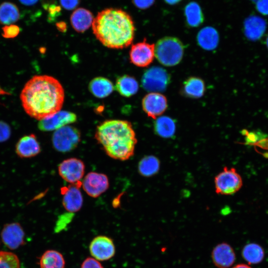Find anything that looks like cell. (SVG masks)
Wrapping results in <instances>:
<instances>
[{
  "instance_id": "cell-12",
  "label": "cell",
  "mask_w": 268,
  "mask_h": 268,
  "mask_svg": "<svg viewBox=\"0 0 268 268\" xmlns=\"http://www.w3.org/2000/svg\"><path fill=\"white\" fill-rule=\"evenodd\" d=\"M82 185L84 190L89 196L97 198L108 189L109 184L106 175L90 172L84 177Z\"/></svg>"
},
{
  "instance_id": "cell-31",
  "label": "cell",
  "mask_w": 268,
  "mask_h": 268,
  "mask_svg": "<svg viewBox=\"0 0 268 268\" xmlns=\"http://www.w3.org/2000/svg\"><path fill=\"white\" fill-rule=\"evenodd\" d=\"M20 31V27L17 25H7L2 28V35L5 38H13L19 34Z\"/></svg>"
},
{
  "instance_id": "cell-28",
  "label": "cell",
  "mask_w": 268,
  "mask_h": 268,
  "mask_svg": "<svg viewBox=\"0 0 268 268\" xmlns=\"http://www.w3.org/2000/svg\"><path fill=\"white\" fill-rule=\"evenodd\" d=\"M154 124L155 132L163 137H170L175 132L176 125L174 121L167 116L156 118Z\"/></svg>"
},
{
  "instance_id": "cell-13",
  "label": "cell",
  "mask_w": 268,
  "mask_h": 268,
  "mask_svg": "<svg viewBox=\"0 0 268 268\" xmlns=\"http://www.w3.org/2000/svg\"><path fill=\"white\" fill-rule=\"evenodd\" d=\"M76 115L72 112L60 111L55 114L40 120L39 129L43 131L57 130L76 121Z\"/></svg>"
},
{
  "instance_id": "cell-39",
  "label": "cell",
  "mask_w": 268,
  "mask_h": 268,
  "mask_svg": "<svg viewBox=\"0 0 268 268\" xmlns=\"http://www.w3.org/2000/svg\"><path fill=\"white\" fill-rule=\"evenodd\" d=\"M39 0H19L23 5L31 6L36 4Z\"/></svg>"
},
{
  "instance_id": "cell-17",
  "label": "cell",
  "mask_w": 268,
  "mask_h": 268,
  "mask_svg": "<svg viewBox=\"0 0 268 268\" xmlns=\"http://www.w3.org/2000/svg\"><path fill=\"white\" fill-rule=\"evenodd\" d=\"M15 150L19 157L30 158L39 153L41 147L36 136L34 134H30L22 137L18 140Z\"/></svg>"
},
{
  "instance_id": "cell-20",
  "label": "cell",
  "mask_w": 268,
  "mask_h": 268,
  "mask_svg": "<svg viewBox=\"0 0 268 268\" xmlns=\"http://www.w3.org/2000/svg\"><path fill=\"white\" fill-rule=\"evenodd\" d=\"M199 46L206 50H212L216 48L219 41V35L217 30L211 26L202 28L197 37Z\"/></svg>"
},
{
  "instance_id": "cell-3",
  "label": "cell",
  "mask_w": 268,
  "mask_h": 268,
  "mask_svg": "<svg viewBox=\"0 0 268 268\" xmlns=\"http://www.w3.org/2000/svg\"><path fill=\"white\" fill-rule=\"evenodd\" d=\"M95 136L113 158L126 160L134 153L137 139L132 124L127 121L106 120L97 127Z\"/></svg>"
},
{
  "instance_id": "cell-1",
  "label": "cell",
  "mask_w": 268,
  "mask_h": 268,
  "mask_svg": "<svg viewBox=\"0 0 268 268\" xmlns=\"http://www.w3.org/2000/svg\"><path fill=\"white\" fill-rule=\"evenodd\" d=\"M20 97L26 113L41 120L61 110L65 93L60 82L54 77L35 75L25 84Z\"/></svg>"
},
{
  "instance_id": "cell-29",
  "label": "cell",
  "mask_w": 268,
  "mask_h": 268,
  "mask_svg": "<svg viewBox=\"0 0 268 268\" xmlns=\"http://www.w3.org/2000/svg\"><path fill=\"white\" fill-rule=\"evenodd\" d=\"M160 162L155 156H147L140 161L138 164L139 173L144 177H150L155 174L159 171Z\"/></svg>"
},
{
  "instance_id": "cell-8",
  "label": "cell",
  "mask_w": 268,
  "mask_h": 268,
  "mask_svg": "<svg viewBox=\"0 0 268 268\" xmlns=\"http://www.w3.org/2000/svg\"><path fill=\"white\" fill-rule=\"evenodd\" d=\"M155 56V45L146 42L145 39L132 45L130 51L132 63L139 67H146L153 61Z\"/></svg>"
},
{
  "instance_id": "cell-24",
  "label": "cell",
  "mask_w": 268,
  "mask_h": 268,
  "mask_svg": "<svg viewBox=\"0 0 268 268\" xmlns=\"http://www.w3.org/2000/svg\"><path fill=\"white\" fill-rule=\"evenodd\" d=\"M115 89L121 95L129 97L137 92L138 84L133 77L124 75L117 79Z\"/></svg>"
},
{
  "instance_id": "cell-40",
  "label": "cell",
  "mask_w": 268,
  "mask_h": 268,
  "mask_svg": "<svg viewBox=\"0 0 268 268\" xmlns=\"http://www.w3.org/2000/svg\"><path fill=\"white\" fill-rule=\"evenodd\" d=\"M56 26L58 30L64 32L67 29V26L64 22H60L56 24Z\"/></svg>"
},
{
  "instance_id": "cell-27",
  "label": "cell",
  "mask_w": 268,
  "mask_h": 268,
  "mask_svg": "<svg viewBox=\"0 0 268 268\" xmlns=\"http://www.w3.org/2000/svg\"><path fill=\"white\" fill-rule=\"evenodd\" d=\"M242 256L249 264H258L263 260L265 251L260 245L251 243L243 247Z\"/></svg>"
},
{
  "instance_id": "cell-34",
  "label": "cell",
  "mask_w": 268,
  "mask_h": 268,
  "mask_svg": "<svg viewBox=\"0 0 268 268\" xmlns=\"http://www.w3.org/2000/svg\"><path fill=\"white\" fill-rule=\"evenodd\" d=\"M80 268H104L99 261L94 258H86L82 263Z\"/></svg>"
},
{
  "instance_id": "cell-26",
  "label": "cell",
  "mask_w": 268,
  "mask_h": 268,
  "mask_svg": "<svg viewBox=\"0 0 268 268\" xmlns=\"http://www.w3.org/2000/svg\"><path fill=\"white\" fill-rule=\"evenodd\" d=\"M19 18L20 12L15 4L10 2L0 4V23L5 25L12 24Z\"/></svg>"
},
{
  "instance_id": "cell-19",
  "label": "cell",
  "mask_w": 268,
  "mask_h": 268,
  "mask_svg": "<svg viewBox=\"0 0 268 268\" xmlns=\"http://www.w3.org/2000/svg\"><path fill=\"white\" fill-rule=\"evenodd\" d=\"M94 18L92 13L84 8L76 9L71 14L70 23L77 32L82 33L92 25Z\"/></svg>"
},
{
  "instance_id": "cell-33",
  "label": "cell",
  "mask_w": 268,
  "mask_h": 268,
  "mask_svg": "<svg viewBox=\"0 0 268 268\" xmlns=\"http://www.w3.org/2000/svg\"><path fill=\"white\" fill-rule=\"evenodd\" d=\"M11 134L10 128L6 123L0 121V142L8 139Z\"/></svg>"
},
{
  "instance_id": "cell-44",
  "label": "cell",
  "mask_w": 268,
  "mask_h": 268,
  "mask_svg": "<svg viewBox=\"0 0 268 268\" xmlns=\"http://www.w3.org/2000/svg\"><path fill=\"white\" fill-rule=\"evenodd\" d=\"M252 1L256 2L258 0H251Z\"/></svg>"
},
{
  "instance_id": "cell-42",
  "label": "cell",
  "mask_w": 268,
  "mask_h": 268,
  "mask_svg": "<svg viewBox=\"0 0 268 268\" xmlns=\"http://www.w3.org/2000/svg\"><path fill=\"white\" fill-rule=\"evenodd\" d=\"M232 268H252L250 267L249 266H248L247 265L243 264H238V265H237L235 266Z\"/></svg>"
},
{
  "instance_id": "cell-35",
  "label": "cell",
  "mask_w": 268,
  "mask_h": 268,
  "mask_svg": "<svg viewBox=\"0 0 268 268\" xmlns=\"http://www.w3.org/2000/svg\"><path fill=\"white\" fill-rule=\"evenodd\" d=\"M134 5L139 9H145L152 6L155 0H132Z\"/></svg>"
},
{
  "instance_id": "cell-11",
  "label": "cell",
  "mask_w": 268,
  "mask_h": 268,
  "mask_svg": "<svg viewBox=\"0 0 268 268\" xmlns=\"http://www.w3.org/2000/svg\"><path fill=\"white\" fill-rule=\"evenodd\" d=\"M167 106L166 97L158 92H150L146 94L142 101L143 110L148 117L154 119L162 115Z\"/></svg>"
},
{
  "instance_id": "cell-30",
  "label": "cell",
  "mask_w": 268,
  "mask_h": 268,
  "mask_svg": "<svg viewBox=\"0 0 268 268\" xmlns=\"http://www.w3.org/2000/svg\"><path fill=\"white\" fill-rule=\"evenodd\" d=\"M0 268H20V262L13 253L0 251Z\"/></svg>"
},
{
  "instance_id": "cell-9",
  "label": "cell",
  "mask_w": 268,
  "mask_h": 268,
  "mask_svg": "<svg viewBox=\"0 0 268 268\" xmlns=\"http://www.w3.org/2000/svg\"><path fill=\"white\" fill-rule=\"evenodd\" d=\"M85 171L84 163L80 159L70 158L64 160L59 166L58 171L65 181L72 184L80 182Z\"/></svg>"
},
{
  "instance_id": "cell-7",
  "label": "cell",
  "mask_w": 268,
  "mask_h": 268,
  "mask_svg": "<svg viewBox=\"0 0 268 268\" xmlns=\"http://www.w3.org/2000/svg\"><path fill=\"white\" fill-rule=\"evenodd\" d=\"M170 81V77L167 71L158 67H153L146 70L141 79L143 88L151 92L165 90Z\"/></svg>"
},
{
  "instance_id": "cell-2",
  "label": "cell",
  "mask_w": 268,
  "mask_h": 268,
  "mask_svg": "<svg viewBox=\"0 0 268 268\" xmlns=\"http://www.w3.org/2000/svg\"><path fill=\"white\" fill-rule=\"evenodd\" d=\"M92 27L96 38L109 48L127 47L134 38L133 19L121 9L109 8L100 11L94 18Z\"/></svg>"
},
{
  "instance_id": "cell-21",
  "label": "cell",
  "mask_w": 268,
  "mask_h": 268,
  "mask_svg": "<svg viewBox=\"0 0 268 268\" xmlns=\"http://www.w3.org/2000/svg\"><path fill=\"white\" fill-rule=\"evenodd\" d=\"M88 88L90 92L97 98H104L109 95L113 91L112 82L103 77L93 78L89 83Z\"/></svg>"
},
{
  "instance_id": "cell-15",
  "label": "cell",
  "mask_w": 268,
  "mask_h": 268,
  "mask_svg": "<svg viewBox=\"0 0 268 268\" xmlns=\"http://www.w3.org/2000/svg\"><path fill=\"white\" fill-rule=\"evenodd\" d=\"M24 232L18 223H11L4 226L1 233L3 243L9 249L14 250L24 244Z\"/></svg>"
},
{
  "instance_id": "cell-22",
  "label": "cell",
  "mask_w": 268,
  "mask_h": 268,
  "mask_svg": "<svg viewBox=\"0 0 268 268\" xmlns=\"http://www.w3.org/2000/svg\"><path fill=\"white\" fill-rule=\"evenodd\" d=\"M205 89V84L202 79L190 77L184 82L182 93L188 97L199 98L203 96Z\"/></svg>"
},
{
  "instance_id": "cell-32",
  "label": "cell",
  "mask_w": 268,
  "mask_h": 268,
  "mask_svg": "<svg viewBox=\"0 0 268 268\" xmlns=\"http://www.w3.org/2000/svg\"><path fill=\"white\" fill-rule=\"evenodd\" d=\"M73 213L69 212L60 216L56 224L55 231L58 232L63 229L68 224L73 217Z\"/></svg>"
},
{
  "instance_id": "cell-23",
  "label": "cell",
  "mask_w": 268,
  "mask_h": 268,
  "mask_svg": "<svg viewBox=\"0 0 268 268\" xmlns=\"http://www.w3.org/2000/svg\"><path fill=\"white\" fill-rule=\"evenodd\" d=\"M186 21L188 26L197 27L204 21V15L200 5L196 1H191L186 5L184 9Z\"/></svg>"
},
{
  "instance_id": "cell-25",
  "label": "cell",
  "mask_w": 268,
  "mask_h": 268,
  "mask_svg": "<svg viewBox=\"0 0 268 268\" xmlns=\"http://www.w3.org/2000/svg\"><path fill=\"white\" fill-rule=\"evenodd\" d=\"M65 265L63 255L56 250L45 251L40 259L41 268H65Z\"/></svg>"
},
{
  "instance_id": "cell-5",
  "label": "cell",
  "mask_w": 268,
  "mask_h": 268,
  "mask_svg": "<svg viewBox=\"0 0 268 268\" xmlns=\"http://www.w3.org/2000/svg\"><path fill=\"white\" fill-rule=\"evenodd\" d=\"M242 179L234 168L225 167L214 178L215 192L218 195H231L242 186Z\"/></svg>"
},
{
  "instance_id": "cell-16",
  "label": "cell",
  "mask_w": 268,
  "mask_h": 268,
  "mask_svg": "<svg viewBox=\"0 0 268 268\" xmlns=\"http://www.w3.org/2000/svg\"><path fill=\"white\" fill-rule=\"evenodd\" d=\"M211 258L216 267L228 268L235 262L236 256L230 245L226 243H222L214 248L212 251Z\"/></svg>"
},
{
  "instance_id": "cell-4",
  "label": "cell",
  "mask_w": 268,
  "mask_h": 268,
  "mask_svg": "<svg viewBox=\"0 0 268 268\" xmlns=\"http://www.w3.org/2000/svg\"><path fill=\"white\" fill-rule=\"evenodd\" d=\"M183 54V45L176 37H163L155 45V56L160 64L167 67L178 64L182 60Z\"/></svg>"
},
{
  "instance_id": "cell-6",
  "label": "cell",
  "mask_w": 268,
  "mask_h": 268,
  "mask_svg": "<svg viewBox=\"0 0 268 268\" xmlns=\"http://www.w3.org/2000/svg\"><path fill=\"white\" fill-rule=\"evenodd\" d=\"M80 133L76 128L65 126L55 131L52 136L54 148L61 152L74 149L80 141Z\"/></svg>"
},
{
  "instance_id": "cell-41",
  "label": "cell",
  "mask_w": 268,
  "mask_h": 268,
  "mask_svg": "<svg viewBox=\"0 0 268 268\" xmlns=\"http://www.w3.org/2000/svg\"><path fill=\"white\" fill-rule=\"evenodd\" d=\"M182 0H164V1L167 4L170 5H175L180 1H181Z\"/></svg>"
},
{
  "instance_id": "cell-14",
  "label": "cell",
  "mask_w": 268,
  "mask_h": 268,
  "mask_svg": "<svg viewBox=\"0 0 268 268\" xmlns=\"http://www.w3.org/2000/svg\"><path fill=\"white\" fill-rule=\"evenodd\" d=\"M81 185V182H79L61 189L63 204L68 212H77L82 207L83 198L79 190Z\"/></svg>"
},
{
  "instance_id": "cell-36",
  "label": "cell",
  "mask_w": 268,
  "mask_h": 268,
  "mask_svg": "<svg viewBox=\"0 0 268 268\" xmlns=\"http://www.w3.org/2000/svg\"><path fill=\"white\" fill-rule=\"evenodd\" d=\"M257 10L263 15H268V0H258L256 1Z\"/></svg>"
},
{
  "instance_id": "cell-18",
  "label": "cell",
  "mask_w": 268,
  "mask_h": 268,
  "mask_svg": "<svg viewBox=\"0 0 268 268\" xmlns=\"http://www.w3.org/2000/svg\"><path fill=\"white\" fill-rule=\"evenodd\" d=\"M267 27L266 21L257 15H250L244 22V30L246 36L252 40L260 38Z\"/></svg>"
},
{
  "instance_id": "cell-43",
  "label": "cell",
  "mask_w": 268,
  "mask_h": 268,
  "mask_svg": "<svg viewBox=\"0 0 268 268\" xmlns=\"http://www.w3.org/2000/svg\"><path fill=\"white\" fill-rule=\"evenodd\" d=\"M267 46L268 47V36L267 39Z\"/></svg>"
},
{
  "instance_id": "cell-38",
  "label": "cell",
  "mask_w": 268,
  "mask_h": 268,
  "mask_svg": "<svg viewBox=\"0 0 268 268\" xmlns=\"http://www.w3.org/2000/svg\"><path fill=\"white\" fill-rule=\"evenodd\" d=\"M49 18L52 19L60 14L61 10L60 6L55 4L50 5L48 8Z\"/></svg>"
},
{
  "instance_id": "cell-10",
  "label": "cell",
  "mask_w": 268,
  "mask_h": 268,
  "mask_svg": "<svg viewBox=\"0 0 268 268\" xmlns=\"http://www.w3.org/2000/svg\"><path fill=\"white\" fill-rule=\"evenodd\" d=\"M91 256L99 261L111 259L115 254V247L111 238L106 236L95 237L89 245Z\"/></svg>"
},
{
  "instance_id": "cell-37",
  "label": "cell",
  "mask_w": 268,
  "mask_h": 268,
  "mask_svg": "<svg viewBox=\"0 0 268 268\" xmlns=\"http://www.w3.org/2000/svg\"><path fill=\"white\" fill-rule=\"evenodd\" d=\"M61 4L66 9L72 10L79 4L80 0H60Z\"/></svg>"
}]
</instances>
